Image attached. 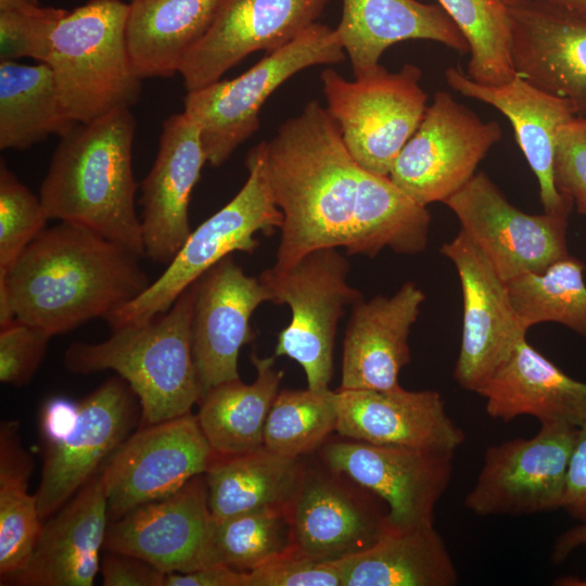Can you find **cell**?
<instances>
[{"instance_id": "1", "label": "cell", "mask_w": 586, "mask_h": 586, "mask_svg": "<svg viewBox=\"0 0 586 586\" xmlns=\"http://www.w3.org/2000/svg\"><path fill=\"white\" fill-rule=\"evenodd\" d=\"M266 168L283 216L271 269L284 271L323 247H344L353 255L360 167L317 100L286 119L266 142Z\"/></svg>"}, {"instance_id": "2", "label": "cell", "mask_w": 586, "mask_h": 586, "mask_svg": "<svg viewBox=\"0 0 586 586\" xmlns=\"http://www.w3.org/2000/svg\"><path fill=\"white\" fill-rule=\"evenodd\" d=\"M141 256L86 227L60 221L41 231L0 272L13 314L52 336L105 319L151 284Z\"/></svg>"}, {"instance_id": "3", "label": "cell", "mask_w": 586, "mask_h": 586, "mask_svg": "<svg viewBox=\"0 0 586 586\" xmlns=\"http://www.w3.org/2000/svg\"><path fill=\"white\" fill-rule=\"evenodd\" d=\"M136 119L118 109L61 138L39 198L49 219L91 229L144 256L135 198L132 143Z\"/></svg>"}, {"instance_id": "4", "label": "cell", "mask_w": 586, "mask_h": 586, "mask_svg": "<svg viewBox=\"0 0 586 586\" xmlns=\"http://www.w3.org/2000/svg\"><path fill=\"white\" fill-rule=\"evenodd\" d=\"M196 281L164 314L113 331L99 343L74 342L64 366L74 374L115 371L136 394L141 425L191 412L203 390L192 352Z\"/></svg>"}, {"instance_id": "5", "label": "cell", "mask_w": 586, "mask_h": 586, "mask_svg": "<svg viewBox=\"0 0 586 586\" xmlns=\"http://www.w3.org/2000/svg\"><path fill=\"white\" fill-rule=\"evenodd\" d=\"M128 4L89 0L67 11L52 33L46 63L61 100L77 124L130 109L141 91L126 39Z\"/></svg>"}, {"instance_id": "6", "label": "cell", "mask_w": 586, "mask_h": 586, "mask_svg": "<svg viewBox=\"0 0 586 586\" xmlns=\"http://www.w3.org/2000/svg\"><path fill=\"white\" fill-rule=\"evenodd\" d=\"M247 179L235 196L191 232L164 272L137 298L109 315L112 331L166 313L178 296L211 267L233 252L252 253L255 234L280 229L283 216L276 205L266 168V141L245 160Z\"/></svg>"}, {"instance_id": "7", "label": "cell", "mask_w": 586, "mask_h": 586, "mask_svg": "<svg viewBox=\"0 0 586 586\" xmlns=\"http://www.w3.org/2000/svg\"><path fill=\"white\" fill-rule=\"evenodd\" d=\"M345 56L335 28L316 23L240 76L188 91L183 113L200 128L207 162L222 165L255 133L262 106L288 79L311 66L337 64Z\"/></svg>"}, {"instance_id": "8", "label": "cell", "mask_w": 586, "mask_h": 586, "mask_svg": "<svg viewBox=\"0 0 586 586\" xmlns=\"http://www.w3.org/2000/svg\"><path fill=\"white\" fill-rule=\"evenodd\" d=\"M349 262L337 247L304 255L284 271L265 269L259 279L272 303L286 304L290 323L279 333L275 356H286L304 370L307 387L328 391L333 374V347L337 324L346 306L362 294L348 283Z\"/></svg>"}, {"instance_id": "9", "label": "cell", "mask_w": 586, "mask_h": 586, "mask_svg": "<svg viewBox=\"0 0 586 586\" xmlns=\"http://www.w3.org/2000/svg\"><path fill=\"white\" fill-rule=\"evenodd\" d=\"M421 74L413 64H405L396 73L381 66L355 80L345 79L333 68L321 72L326 110L361 168L388 176L428 107V95L419 85Z\"/></svg>"}, {"instance_id": "10", "label": "cell", "mask_w": 586, "mask_h": 586, "mask_svg": "<svg viewBox=\"0 0 586 586\" xmlns=\"http://www.w3.org/2000/svg\"><path fill=\"white\" fill-rule=\"evenodd\" d=\"M502 136L495 120L482 122L448 92L437 91L393 163L388 178L417 203H445L475 174Z\"/></svg>"}, {"instance_id": "11", "label": "cell", "mask_w": 586, "mask_h": 586, "mask_svg": "<svg viewBox=\"0 0 586 586\" xmlns=\"http://www.w3.org/2000/svg\"><path fill=\"white\" fill-rule=\"evenodd\" d=\"M578 428L542 424L530 438L489 446L463 505L476 515H527L562 508Z\"/></svg>"}, {"instance_id": "12", "label": "cell", "mask_w": 586, "mask_h": 586, "mask_svg": "<svg viewBox=\"0 0 586 586\" xmlns=\"http://www.w3.org/2000/svg\"><path fill=\"white\" fill-rule=\"evenodd\" d=\"M217 456L191 412L141 425L100 472L110 521L174 494L204 474Z\"/></svg>"}, {"instance_id": "13", "label": "cell", "mask_w": 586, "mask_h": 586, "mask_svg": "<svg viewBox=\"0 0 586 586\" xmlns=\"http://www.w3.org/2000/svg\"><path fill=\"white\" fill-rule=\"evenodd\" d=\"M445 204L461 229L506 282L525 273L543 272L569 255L570 213H524L513 206L483 173H476Z\"/></svg>"}, {"instance_id": "14", "label": "cell", "mask_w": 586, "mask_h": 586, "mask_svg": "<svg viewBox=\"0 0 586 586\" xmlns=\"http://www.w3.org/2000/svg\"><path fill=\"white\" fill-rule=\"evenodd\" d=\"M454 454L348 438L326 443L320 450L329 471L384 501L388 524L396 530L434 523L435 506L451 480Z\"/></svg>"}, {"instance_id": "15", "label": "cell", "mask_w": 586, "mask_h": 586, "mask_svg": "<svg viewBox=\"0 0 586 586\" xmlns=\"http://www.w3.org/2000/svg\"><path fill=\"white\" fill-rule=\"evenodd\" d=\"M139 400L118 377L106 379L79 404V418L63 441L47 444L36 492L40 518L62 508L99 472V467L130 435L138 420Z\"/></svg>"}, {"instance_id": "16", "label": "cell", "mask_w": 586, "mask_h": 586, "mask_svg": "<svg viewBox=\"0 0 586 586\" xmlns=\"http://www.w3.org/2000/svg\"><path fill=\"white\" fill-rule=\"evenodd\" d=\"M440 252L454 264L462 292V336L454 375L463 388L476 392L527 331L507 282L462 230Z\"/></svg>"}, {"instance_id": "17", "label": "cell", "mask_w": 586, "mask_h": 586, "mask_svg": "<svg viewBox=\"0 0 586 586\" xmlns=\"http://www.w3.org/2000/svg\"><path fill=\"white\" fill-rule=\"evenodd\" d=\"M332 0H225L208 33L184 56L178 74L192 91L215 82L256 51L270 53L322 15Z\"/></svg>"}, {"instance_id": "18", "label": "cell", "mask_w": 586, "mask_h": 586, "mask_svg": "<svg viewBox=\"0 0 586 586\" xmlns=\"http://www.w3.org/2000/svg\"><path fill=\"white\" fill-rule=\"evenodd\" d=\"M212 525L201 474L174 494L112 521L104 548L143 559L167 574L187 573L212 564Z\"/></svg>"}, {"instance_id": "19", "label": "cell", "mask_w": 586, "mask_h": 586, "mask_svg": "<svg viewBox=\"0 0 586 586\" xmlns=\"http://www.w3.org/2000/svg\"><path fill=\"white\" fill-rule=\"evenodd\" d=\"M265 302L272 303L269 289L259 277L247 276L232 255L196 280L192 352L203 394L240 378V351L255 339L251 317Z\"/></svg>"}, {"instance_id": "20", "label": "cell", "mask_w": 586, "mask_h": 586, "mask_svg": "<svg viewBox=\"0 0 586 586\" xmlns=\"http://www.w3.org/2000/svg\"><path fill=\"white\" fill-rule=\"evenodd\" d=\"M206 162L199 126L183 112L167 117L141 183L144 256L151 260L168 265L191 234L190 198Z\"/></svg>"}, {"instance_id": "21", "label": "cell", "mask_w": 586, "mask_h": 586, "mask_svg": "<svg viewBox=\"0 0 586 586\" xmlns=\"http://www.w3.org/2000/svg\"><path fill=\"white\" fill-rule=\"evenodd\" d=\"M514 74L586 111V17L558 5L506 7Z\"/></svg>"}, {"instance_id": "22", "label": "cell", "mask_w": 586, "mask_h": 586, "mask_svg": "<svg viewBox=\"0 0 586 586\" xmlns=\"http://www.w3.org/2000/svg\"><path fill=\"white\" fill-rule=\"evenodd\" d=\"M336 433L348 440L419 449L453 451L464 442L462 429L433 390L335 391Z\"/></svg>"}, {"instance_id": "23", "label": "cell", "mask_w": 586, "mask_h": 586, "mask_svg": "<svg viewBox=\"0 0 586 586\" xmlns=\"http://www.w3.org/2000/svg\"><path fill=\"white\" fill-rule=\"evenodd\" d=\"M445 77L451 89L496 107L510 120L515 140L538 181L544 212L571 213L573 200L562 195L555 184L553 160L558 131L579 116L577 107L517 74L501 85L479 84L458 67H448Z\"/></svg>"}, {"instance_id": "24", "label": "cell", "mask_w": 586, "mask_h": 586, "mask_svg": "<svg viewBox=\"0 0 586 586\" xmlns=\"http://www.w3.org/2000/svg\"><path fill=\"white\" fill-rule=\"evenodd\" d=\"M425 300L413 282L391 297L361 298L343 340L340 390L390 391L399 387L402 368L410 360L408 337Z\"/></svg>"}, {"instance_id": "25", "label": "cell", "mask_w": 586, "mask_h": 586, "mask_svg": "<svg viewBox=\"0 0 586 586\" xmlns=\"http://www.w3.org/2000/svg\"><path fill=\"white\" fill-rule=\"evenodd\" d=\"M286 513L292 549L318 561L357 553L390 527L387 510L353 496L333 477L306 470Z\"/></svg>"}, {"instance_id": "26", "label": "cell", "mask_w": 586, "mask_h": 586, "mask_svg": "<svg viewBox=\"0 0 586 586\" xmlns=\"http://www.w3.org/2000/svg\"><path fill=\"white\" fill-rule=\"evenodd\" d=\"M43 525L21 586H92L109 527L107 500L100 472Z\"/></svg>"}, {"instance_id": "27", "label": "cell", "mask_w": 586, "mask_h": 586, "mask_svg": "<svg viewBox=\"0 0 586 586\" xmlns=\"http://www.w3.org/2000/svg\"><path fill=\"white\" fill-rule=\"evenodd\" d=\"M356 79L377 72L391 46L406 40H432L461 53L469 44L438 4L417 0H342L335 28Z\"/></svg>"}, {"instance_id": "28", "label": "cell", "mask_w": 586, "mask_h": 586, "mask_svg": "<svg viewBox=\"0 0 586 586\" xmlns=\"http://www.w3.org/2000/svg\"><path fill=\"white\" fill-rule=\"evenodd\" d=\"M487 415L511 421L528 416L540 424L586 423V384L576 381L536 351L526 337L475 392Z\"/></svg>"}, {"instance_id": "29", "label": "cell", "mask_w": 586, "mask_h": 586, "mask_svg": "<svg viewBox=\"0 0 586 586\" xmlns=\"http://www.w3.org/2000/svg\"><path fill=\"white\" fill-rule=\"evenodd\" d=\"M225 0H130L126 39L143 78L171 77L208 33Z\"/></svg>"}, {"instance_id": "30", "label": "cell", "mask_w": 586, "mask_h": 586, "mask_svg": "<svg viewBox=\"0 0 586 586\" xmlns=\"http://www.w3.org/2000/svg\"><path fill=\"white\" fill-rule=\"evenodd\" d=\"M342 586H454L458 572L434 523L390 527L370 547L335 560Z\"/></svg>"}, {"instance_id": "31", "label": "cell", "mask_w": 586, "mask_h": 586, "mask_svg": "<svg viewBox=\"0 0 586 586\" xmlns=\"http://www.w3.org/2000/svg\"><path fill=\"white\" fill-rule=\"evenodd\" d=\"M276 356L252 355L256 379L251 384L240 378L207 390L200 399L199 424L218 456H233L264 446L269 410L284 375L275 368Z\"/></svg>"}, {"instance_id": "32", "label": "cell", "mask_w": 586, "mask_h": 586, "mask_svg": "<svg viewBox=\"0 0 586 586\" xmlns=\"http://www.w3.org/2000/svg\"><path fill=\"white\" fill-rule=\"evenodd\" d=\"M300 458L264 446L233 456H217L204 473L214 520L260 509L286 510L302 482Z\"/></svg>"}, {"instance_id": "33", "label": "cell", "mask_w": 586, "mask_h": 586, "mask_svg": "<svg viewBox=\"0 0 586 586\" xmlns=\"http://www.w3.org/2000/svg\"><path fill=\"white\" fill-rule=\"evenodd\" d=\"M68 115L48 63L0 61V149L25 150L76 125Z\"/></svg>"}, {"instance_id": "34", "label": "cell", "mask_w": 586, "mask_h": 586, "mask_svg": "<svg viewBox=\"0 0 586 586\" xmlns=\"http://www.w3.org/2000/svg\"><path fill=\"white\" fill-rule=\"evenodd\" d=\"M34 461L24 448L20 425L0 426V577L12 584L25 570L42 531L36 494L28 493Z\"/></svg>"}, {"instance_id": "35", "label": "cell", "mask_w": 586, "mask_h": 586, "mask_svg": "<svg viewBox=\"0 0 586 586\" xmlns=\"http://www.w3.org/2000/svg\"><path fill=\"white\" fill-rule=\"evenodd\" d=\"M585 265L570 255L543 272L522 275L507 282L521 326L527 331L542 322H558L586 337Z\"/></svg>"}, {"instance_id": "36", "label": "cell", "mask_w": 586, "mask_h": 586, "mask_svg": "<svg viewBox=\"0 0 586 586\" xmlns=\"http://www.w3.org/2000/svg\"><path fill=\"white\" fill-rule=\"evenodd\" d=\"M336 424L335 391L282 390L266 420L264 447L300 458L319 448Z\"/></svg>"}, {"instance_id": "37", "label": "cell", "mask_w": 586, "mask_h": 586, "mask_svg": "<svg viewBox=\"0 0 586 586\" xmlns=\"http://www.w3.org/2000/svg\"><path fill=\"white\" fill-rule=\"evenodd\" d=\"M469 44L468 76L483 85H501L515 75L509 52L506 7L499 0H436Z\"/></svg>"}, {"instance_id": "38", "label": "cell", "mask_w": 586, "mask_h": 586, "mask_svg": "<svg viewBox=\"0 0 586 586\" xmlns=\"http://www.w3.org/2000/svg\"><path fill=\"white\" fill-rule=\"evenodd\" d=\"M291 548V526L284 509L268 508L213 519L212 564L251 571Z\"/></svg>"}, {"instance_id": "39", "label": "cell", "mask_w": 586, "mask_h": 586, "mask_svg": "<svg viewBox=\"0 0 586 586\" xmlns=\"http://www.w3.org/2000/svg\"><path fill=\"white\" fill-rule=\"evenodd\" d=\"M49 217L36 196L0 164V272H7L31 241L46 228Z\"/></svg>"}, {"instance_id": "40", "label": "cell", "mask_w": 586, "mask_h": 586, "mask_svg": "<svg viewBox=\"0 0 586 586\" xmlns=\"http://www.w3.org/2000/svg\"><path fill=\"white\" fill-rule=\"evenodd\" d=\"M67 11L37 0H0V61L47 62L53 30Z\"/></svg>"}, {"instance_id": "41", "label": "cell", "mask_w": 586, "mask_h": 586, "mask_svg": "<svg viewBox=\"0 0 586 586\" xmlns=\"http://www.w3.org/2000/svg\"><path fill=\"white\" fill-rule=\"evenodd\" d=\"M51 337L46 330L18 319L0 327V381L14 386L28 384L46 356Z\"/></svg>"}, {"instance_id": "42", "label": "cell", "mask_w": 586, "mask_h": 586, "mask_svg": "<svg viewBox=\"0 0 586 586\" xmlns=\"http://www.w3.org/2000/svg\"><path fill=\"white\" fill-rule=\"evenodd\" d=\"M246 586H342L335 561H318L292 548L246 571Z\"/></svg>"}, {"instance_id": "43", "label": "cell", "mask_w": 586, "mask_h": 586, "mask_svg": "<svg viewBox=\"0 0 586 586\" xmlns=\"http://www.w3.org/2000/svg\"><path fill=\"white\" fill-rule=\"evenodd\" d=\"M557 190L573 200L577 212L586 215V118L576 116L557 135L553 160Z\"/></svg>"}, {"instance_id": "44", "label": "cell", "mask_w": 586, "mask_h": 586, "mask_svg": "<svg viewBox=\"0 0 586 586\" xmlns=\"http://www.w3.org/2000/svg\"><path fill=\"white\" fill-rule=\"evenodd\" d=\"M100 572L104 586H164L167 575L143 559L110 550L101 560Z\"/></svg>"}, {"instance_id": "45", "label": "cell", "mask_w": 586, "mask_h": 586, "mask_svg": "<svg viewBox=\"0 0 586 586\" xmlns=\"http://www.w3.org/2000/svg\"><path fill=\"white\" fill-rule=\"evenodd\" d=\"M562 508L586 522V423L578 428L570 459Z\"/></svg>"}, {"instance_id": "46", "label": "cell", "mask_w": 586, "mask_h": 586, "mask_svg": "<svg viewBox=\"0 0 586 586\" xmlns=\"http://www.w3.org/2000/svg\"><path fill=\"white\" fill-rule=\"evenodd\" d=\"M78 418L79 404L65 397L49 399L40 416V433L44 444H54L66 438L75 429Z\"/></svg>"}, {"instance_id": "47", "label": "cell", "mask_w": 586, "mask_h": 586, "mask_svg": "<svg viewBox=\"0 0 586 586\" xmlns=\"http://www.w3.org/2000/svg\"><path fill=\"white\" fill-rule=\"evenodd\" d=\"M164 586H246V571L214 563L187 573H168Z\"/></svg>"}, {"instance_id": "48", "label": "cell", "mask_w": 586, "mask_h": 586, "mask_svg": "<svg viewBox=\"0 0 586 586\" xmlns=\"http://www.w3.org/2000/svg\"><path fill=\"white\" fill-rule=\"evenodd\" d=\"M586 547V522L564 532L555 543L552 559L555 562L563 561L577 548Z\"/></svg>"}, {"instance_id": "49", "label": "cell", "mask_w": 586, "mask_h": 586, "mask_svg": "<svg viewBox=\"0 0 586 586\" xmlns=\"http://www.w3.org/2000/svg\"><path fill=\"white\" fill-rule=\"evenodd\" d=\"M505 7H514L532 2H544L561 7L586 17V0H499Z\"/></svg>"}, {"instance_id": "50", "label": "cell", "mask_w": 586, "mask_h": 586, "mask_svg": "<svg viewBox=\"0 0 586 586\" xmlns=\"http://www.w3.org/2000/svg\"><path fill=\"white\" fill-rule=\"evenodd\" d=\"M557 585L562 586H586V579L575 578V577H565L556 581Z\"/></svg>"}, {"instance_id": "51", "label": "cell", "mask_w": 586, "mask_h": 586, "mask_svg": "<svg viewBox=\"0 0 586 586\" xmlns=\"http://www.w3.org/2000/svg\"><path fill=\"white\" fill-rule=\"evenodd\" d=\"M582 116H584L586 118V111L584 112V114Z\"/></svg>"}]
</instances>
